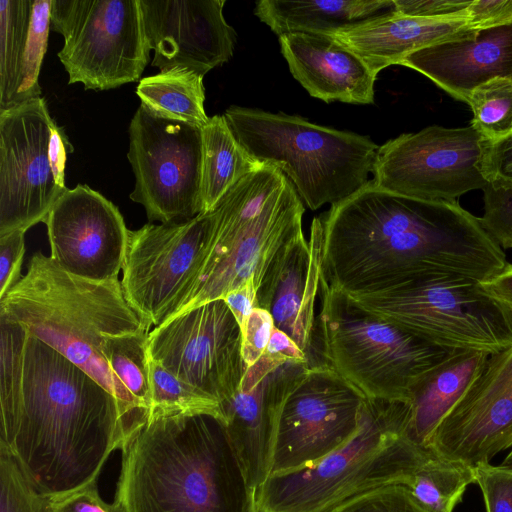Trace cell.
Here are the masks:
<instances>
[{
  "instance_id": "obj_24",
  "label": "cell",
  "mask_w": 512,
  "mask_h": 512,
  "mask_svg": "<svg viewBox=\"0 0 512 512\" xmlns=\"http://www.w3.org/2000/svg\"><path fill=\"white\" fill-rule=\"evenodd\" d=\"M466 18H427L395 10L338 30L332 36L377 74L423 48L474 36Z\"/></svg>"
},
{
  "instance_id": "obj_27",
  "label": "cell",
  "mask_w": 512,
  "mask_h": 512,
  "mask_svg": "<svg viewBox=\"0 0 512 512\" xmlns=\"http://www.w3.org/2000/svg\"><path fill=\"white\" fill-rule=\"evenodd\" d=\"M393 10V0H260L254 13L279 37L299 33L333 35Z\"/></svg>"
},
{
  "instance_id": "obj_48",
  "label": "cell",
  "mask_w": 512,
  "mask_h": 512,
  "mask_svg": "<svg viewBox=\"0 0 512 512\" xmlns=\"http://www.w3.org/2000/svg\"><path fill=\"white\" fill-rule=\"evenodd\" d=\"M253 512H255V510Z\"/></svg>"
},
{
  "instance_id": "obj_32",
  "label": "cell",
  "mask_w": 512,
  "mask_h": 512,
  "mask_svg": "<svg viewBox=\"0 0 512 512\" xmlns=\"http://www.w3.org/2000/svg\"><path fill=\"white\" fill-rule=\"evenodd\" d=\"M471 126L483 140L492 141L512 132V79L497 77L470 94Z\"/></svg>"
},
{
  "instance_id": "obj_25",
  "label": "cell",
  "mask_w": 512,
  "mask_h": 512,
  "mask_svg": "<svg viewBox=\"0 0 512 512\" xmlns=\"http://www.w3.org/2000/svg\"><path fill=\"white\" fill-rule=\"evenodd\" d=\"M52 0L0 1V110L41 97Z\"/></svg>"
},
{
  "instance_id": "obj_46",
  "label": "cell",
  "mask_w": 512,
  "mask_h": 512,
  "mask_svg": "<svg viewBox=\"0 0 512 512\" xmlns=\"http://www.w3.org/2000/svg\"><path fill=\"white\" fill-rule=\"evenodd\" d=\"M483 289L492 297L512 309V265L506 267L497 275L481 282Z\"/></svg>"
},
{
  "instance_id": "obj_45",
  "label": "cell",
  "mask_w": 512,
  "mask_h": 512,
  "mask_svg": "<svg viewBox=\"0 0 512 512\" xmlns=\"http://www.w3.org/2000/svg\"><path fill=\"white\" fill-rule=\"evenodd\" d=\"M266 351L285 360L309 362L306 354L285 332L274 327Z\"/></svg>"
},
{
  "instance_id": "obj_2",
  "label": "cell",
  "mask_w": 512,
  "mask_h": 512,
  "mask_svg": "<svg viewBox=\"0 0 512 512\" xmlns=\"http://www.w3.org/2000/svg\"><path fill=\"white\" fill-rule=\"evenodd\" d=\"M136 424L84 370L28 334L20 395L1 410L0 450L38 490L50 496L97 481Z\"/></svg>"
},
{
  "instance_id": "obj_35",
  "label": "cell",
  "mask_w": 512,
  "mask_h": 512,
  "mask_svg": "<svg viewBox=\"0 0 512 512\" xmlns=\"http://www.w3.org/2000/svg\"><path fill=\"white\" fill-rule=\"evenodd\" d=\"M333 512H430L404 485H391L364 494Z\"/></svg>"
},
{
  "instance_id": "obj_43",
  "label": "cell",
  "mask_w": 512,
  "mask_h": 512,
  "mask_svg": "<svg viewBox=\"0 0 512 512\" xmlns=\"http://www.w3.org/2000/svg\"><path fill=\"white\" fill-rule=\"evenodd\" d=\"M466 17L476 29L512 22V0H470Z\"/></svg>"
},
{
  "instance_id": "obj_14",
  "label": "cell",
  "mask_w": 512,
  "mask_h": 512,
  "mask_svg": "<svg viewBox=\"0 0 512 512\" xmlns=\"http://www.w3.org/2000/svg\"><path fill=\"white\" fill-rule=\"evenodd\" d=\"M147 355L216 399L222 409L236 395L247 369L242 329L223 299L202 303L152 328Z\"/></svg>"
},
{
  "instance_id": "obj_39",
  "label": "cell",
  "mask_w": 512,
  "mask_h": 512,
  "mask_svg": "<svg viewBox=\"0 0 512 512\" xmlns=\"http://www.w3.org/2000/svg\"><path fill=\"white\" fill-rule=\"evenodd\" d=\"M48 497L51 512H122L114 502L102 499L97 481Z\"/></svg>"
},
{
  "instance_id": "obj_22",
  "label": "cell",
  "mask_w": 512,
  "mask_h": 512,
  "mask_svg": "<svg viewBox=\"0 0 512 512\" xmlns=\"http://www.w3.org/2000/svg\"><path fill=\"white\" fill-rule=\"evenodd\" d=\"M399 65L425 75L453 98L467 103L479 85L497 77L512 79V22L423 48Z\"/></svg>"
},
{
  "instance_id": "obj_44",
  "label": "cell",
  "mask_w": 512,
  "mask_h": 512,
  "mask_svg": "<svg viewBox=\"0 0 512 512\" xmlns=\"http://www.w3.org/2000/svg\"><path fill=\"white\" fill-rule=\"evenodd\" d=\"M256 293L257 286L255 280L249 279L223 298L241 329L256 306Z\"/></svg>"
},
{
  "instance_id": "obj_21",
  "label": "cell",
  "mask_w": 512,
  "mask_h": 512,
  "mask_svg": "<svg viewBox=\"0 0 512 512\" xmlns=\"http://www.w3.org/2000/svg\"><path fill=\"white\" fill-rule=\"evenodd\" d=\"M323 260V226L314 217L307 240L303 231L276 253L262 277L256 306L267 310L274 326L289 335L316 365L315 305L319 294Z\"/></svg>"
},
{
  "instance_id": "obj_38",
  "label": "cell",
  "mask_w": 512,
  "mask_h": 512,
  "mask_svg": "<svg viewBox=\"0 0 512 512\" xmlns=\"http://www.w3.org/2000/svg\"><path fill=\"white\" fill-rule=\"evenodd\" d=\"M480 170L489 185L512 189V132L496 140H483Z\"/></svg>"
},
{
  "instance_id": "obj_15",
  "label": "cell",
  "mask_w": 512,
  "mask_h": 512,
  "mask_svg": "<svg viewBox=\"0 0 512 512\" xmlns=\"http://www.w3.org/2000/svg\"><path fill=\"white\" fill-rule=\"evenodd\" d=\"M483 138L470 125L428 126L379 146L371 184L399 195L454 202L461 195L483 190L480 170Z\"/></svg>"
},
{
  "instance_id": "obj_30",
  "label": "cell",
  "mask_w": 512,
  "mask_h": 512,
  "mask_svg": "<svg viewBox=\"0 0 512 512\" xmlns=\"http://www.w3.org/2000/svg\"><path fill=\"white\" fill-rule=\"evenodd\" d=\"M472 483L473 466L434 453L406 487L430 512H453Z\"/></svg>"
},
{
  "instance_id": "obj_23",
  "label": "cell",
  "mask_w": 512,
  "mask_h": 512,
  "mask_svg": "<svg viewBox=\"0 0 512 512\" xmlns=\"http://www.w3.org/2000/svg\"><path fill=\"white\" fill-rule=\"evenodd\" d=\"M293 77L312 96L330 103L373 104L376 75L332 35L279 36Z\"/></svg>"
},
{
  "instance_id": "obj_29",
  "label": "cell",
  "mask_w": 512,
  "mask_h": 512,
  "mask_svg": "<svg viewBox=\"0 0 512 512\" xmlns=\"http://www.w3.org/2000/svg\"><path fill=\"white\" fill-rule=\"evenodd\" d=\"M202 75L176 67L139 81L136 94L150 113L172 121L203 128L209 121L204 109Z\"/></svg>"
},
{
  "instance_id": "obj_16",
  "label": "cell",
  "mask_w": 512,
  "mask_h": 512,
  "mask_svg": "<svg viewBox=\"0 0 512 512\" xmlns=\"http://www.w3.org/2000/svg\"><path fill=\"white\" fill-rule=\"evenodd\" d=\"M365 400L328 365L307 368L283 403L270 475L311 466L343 446L359 427Z\"/></svg>"
},
{
  "instance_id": "obj_10",
  "label": "cell",
  "mask_w": 512,
  "mask_h": 512,
  "mask_svg": "<svg viewBox=\"0 0 512 512\" xmlns=\"http://www.w3.org/2000/svg\"><path fill=\"white\" fill-rule=\"evenodd\" d=\"M63 127L39 97L0 110V237L45 222L68 190Z\"/></svg>"
},
{
  "instance_id": "obj_28",
  "label": "cell",
  "mask_w": 512,
  "mask_h": 512,
  "mask_svg": "<svg viewBox=\"0 0 512 512\" xmlns=\"http://www.w3.org/2000/svg\"><path fill=\"white\" fill-rule=\"evenodd\" d=\"M202 135V213H208L230 189L263 164L240 145L223 115L210 117Z\"/></svg>"
},
{
  "instance_id": "obj_36",
  "label": "cell",
  "mask_w": 512,
  "mask_h": 512,
  "mask_svg": "<svg viewBox=\"0 0 512 512\" xmlns=\"http://www.w3.org/2000/svg\"><path fill=\"white\" fill-rule=\"evenodd\" d=\"M483 192L482 227L502 249H512V189L487 184Z\"/></svg>"
},
{
  "instance_id": "obj_6",
  "label": "cell",
  "mask_w": 512,
  "mask_h": 512,
  "mask_svg": "<svg viewBox=\"0 0 512 512\" xmlns=\"http://www.w3.org/2000/svg\"><path fill=\"white\" fill-rule=\"evenodd\" d=\"M213 211L206 258L181 312L223 299L249 279L258 289L279 249L303 231V202L290 180L270 165L239 181Z\"/></svg>"
},
{
  "instance_id": "obj_20",
  "label": "cell",
  "mask_w": 512,
  "mask_h": 512,
  "mask_svg": "<svg viewBox=\"0 0 512 512\" xmlns=\"http://www.w3.org/2000/svg\"><path fill=\"white\" fill-rule=\"evenodd\" d=\"M225 0H140L145 33L161 71L187 68L202 76L233 55L236 32Z\"/></svg>"
},
{
  "instance_id": "obj_19",
  "label": "cell",
  "mask_w": 512,
  "mask_h": 512,
  "mask_svg": "<svg viewBox=\"0 0 512 512\" xmlns=\"http://www.w3.org/2000/svg\"><path fill=\"white\" fill-rule=\"evenodd\" d=\"M310 367L267 351L247 367L234 398L223 407L225 427L252 493L271 473L280 412L290 389Z\"/></svg>"
},
{
  "instance_id": "obj_3",
  "label": "cell",
  "mask_w": 512,
  "mask_h": 512,
  "mask_svg": "<svg viewBox=\"0 0 512 512\" xmlns=\"http://www.w3.org/2000/svg\"><path fill=\"white\" fill-rule=\"evenodd\" d=\"M122 512H253L224 423L211 415L146 417L121 448Z\"/></svg>"
},
{
  "instance_id": "obj_1",
  "label": "cell",
  "mask_w": 512,
  "mask_h": 512,
  "mask_svg": "<svg viewBox=\"0 0 512 512\" xmlns=\"http://www.w3.org/2000/svg\"><path fill=\"white\" fill-rule=\"evenodd\" d=\"M322 278L346 294L449 273L485 281L508 264L478 217L457 201L392 193L369 183L320 215Z\"/></svg>"
},
{
  "instance_id": "obj_9",
  "label": "cell",
  "mask_w": 512,
  "mask_h": 512,
  "mask_svg": "<svg viewBox=\"0 0 512 512\" xmlns=\"http://www.w3.org/2000/svg\"><path fill=\"white\" fill-rule=\"evenodd\" d=\"M346 295L376 316L448 350L493 355L512 345V309L470 277L426 274L387 289Z\"/></svg>"
},
{
  "instance_id": "obj_42",
  "label": "cell",
  "mask_w": 512,
  "mask_h": 512,
  "mask_svg": "<svg viewBox=\"0 0 512 512\" xmlns=\"http://www.w3.org/2000/svg\"><path fill=\"white\" fill-rule=\"evenodd\" d=\"M470 0H393L394 10L427 18H466Z\"/></svg>"
},
{
  "instance_id": "obj_47",
  "label": "cell",
  "mask_w": 512,
  "mask_h": 512,
  "mask_svg": "<svg viewBox=\"0 0 512 512\" xmlns=\"http://www.w3.org/2000/svg\"><path fill=\"white\" fill-rule=\"evenodd\" d=\"M503 465L512 466V447L507 454L506 458L502 462Z\"/></svg>"
},
{
  "instance_id": "obj_5",
  "label": "cell",
  "mask_w": 512,
  "mask_h": 512,
  "mask_svg": "<svg viewBox=\"0 0 512 512\" xmlns=\"http://www.w3.org/2000/svg\"><path fill=\"white\" fill-rule=\"evenodd\" d=\"M407 401L369 399L343 446L311 466L270 475L253 493L255 512H333L371 491L407 486L434 454L408 435Z\"/></svg>"
},
{
  "instance_id": "obj_17",
  "label": "cell",
  "mask_w": 512,
  "mask_h": 512,
  "mask_svg": "<svg viewBox=\"0 0 512 512\" xmlns=\"http://www.w3.org/2000/svg\"><path fill=\"white\" fill-rule=\"evenodd\" d=\"M44 223L50 258L61 269L90 281L118 279L129 229L106 197L78 184L57 200Z\"/></svg>"
},
{
  "instance_id": "obj_33",
  "label": "cell",
  "mask_w": 512,
  "mask_h": 512,
  "mask_svg": "<svg viewBox=\"0 0 512 512\" xmlns=\"http://www.w3.org/2000/svg\"><path fill=\"white\" fill-rule=\"evenodd\" d=\"M150 331L113 338L107 348L111 370L147 414L150 406L147 338Z\"/></svg>"
},
{
  "instance_id": "obj_31",
  "label": "cell",
  "mask_w": 512,
  "mask_h": 512,
  "mask_svg": "<svg viewBox=\"0 0 512 512\" xmlns=\"http://www.w3.org/2000/svg\"><path fill=\"white\" fill-rule=\"evenodd\" d=\"M150 406L147 417L211 415L225 423L221 404L148 357Z\"/></svg>"
},
{
  "instance_id": "obj_4",
  "label": "cell",
  "mask_w": 512,
  "mask_h": 512,
  "mask_svg": "<svg viewBox=\"0 0 512 512\" xmlns=\"http://www.w3.org/2000/svg\"><path fill=\"white\" fill-rule=\"evenodd\" d=\"M0 316L84 370L118 400L132 422L146 418L107 359L111 339L152 329L127 301L119 279L79 278L37 252L26 274L0 299Z\"/></svg>"
},
{
  "instance_id": "obj_37",
  "label": "cell",
  "mask_w": 512,
  "mask_h": 512,
  "mask_svg": "<svg viewBox=\"0 0 512 512\" xmlns=\"http://www.w3.org/2000/svg\"><path fill=\"white\" fill-rule=\"evenodd\" d=\"M473 470L486 512H512V466L486 462L473 466Z\"/></svg>"
},
{
  "instance_id": "obj_11",
  "label": "cell",
  "mask_w": 512,
  "mask_h": 512,
  "mask_svg": "<svg viewBox=\"0 0 512 512\" xmlns=\"http://www.w3.org/2000/svg\"><path fill=\"white\" fill-rule=\"evenodd\" d=\"M51 28L64 38L68 84L85 90L136 82L149 62L140 0H52Z\"/></svg>"
},
{
  "instance_id": "obj_18",
  "label": "cell",
  "mask_w": 512,
  "mask_h": 512,
  "mask_svg": "<svg viewBox=\"0 0 512 512\" xmlns=\"http://www.w3.org/2000/svg\"><path fill=\"white\" fill-rule=\"evenodd\" d=\"M428 447L439 456L471 466L490 462L512 447V345L488 356Z\"/></svg>"
},
{
  "instance_id": "obj_26",
  "label": "cell",
  "mask_w": 512,
  "mask_h": 512,
  "mask_svg": "<svg viewBox=\"0 0 512 512\" xmlns=\"http://www.w3.org/2000/svg\"><path fill=\"white\" fill-rule=\"evenodd\" d=\"M488 354L454 350L412 389L408 435L428 447L436 429L466 394L485 366Z\"/></svg>"
},
{
  "instance_id": "obj_13",
  "label": "cell",
  "mask_w": 512,
  "mask_h": 512,
  "mask_svg": "<svg viewBox=\"0 0 512 512\" xmlns=\"http://www.w3.org/2000/svg\"><path fill=\"white\" fill-rule=\"evenodd\" d=\"M130 199L150 223H181L202 213V128L158 117L143 106L129 125Z\"/></svg>"
},
{
  "instance_id": "obj_40",
  "label": "cell",
  "mask_w": 512,
  "mask_h": 512,
  "mask_svg": "<svg viewBox=\"0 0 512 512\" xmlns=\"http://www.w3.org/2000/svg\"><path fill=\"white\" fill-rule=\"evenodd\" d=\"M274 327L273 318L267 310L253 309L242 327V354L247 367L264 354Z\"/></svg>"
},
{
  "instance_id": "obj_12",
  "label": "cell",
  "mask_w": 512,
  "mask_h": 512,
  "mask_svg": "<svg viewBox=\"0 0 512 512\" xmlns=\"http://www.w3.org/2000/svg\"><path fill=\"white\" fill-rule=\"evenodd\" d=\"M214 211L181 223L129 230L121 285L130 305L152 327L189 301L206 258Z\"/></svg>"
},
{
  "instance_id": "obj_7",
  "label": "cell",
  "mask_w": 512,
  "mask_h": 512,
  "mask_svg": "<svg viewBox=\"0 0 512 512\" xmlns=\"http://www.w3.org/2000/svg\"><path fill=\"white\" fill-rule=\"evenodd\" d=\"M223 116L246 152L279 169L311 210L347 199L373 174L379 146L369 137L238 106Z\"/></svg>"
},
{
  "instance_id": "obj_8",
  "label": "cell",
  "mask_w": 512,
  "mask_h": 512,
  "mask_svg": "<svg viewBox=\"0 0 512 512\" xmlns=\"http://www.w3.org/2000/svg\"><path fill=\"white\" fill-rule=\"evenodd\" d=\"M318 296L320 362L366 398L409 402L417 382L454 351L367 311L322 276Z\"/></svg>"
},
{
  "instance_id": "obj_34",
  "label": "cell",
  "mask_w": 512,
  "mask_h": 512,
  "mask_svg": "<svg viewBox=\"0 0 512 512\" xmlns=\"http://www.w3.org/2000/svg\"><path fill=\"white\" fill-rule=\"evenodd\" d=\"M0 512H51L49 497L24 473L17 461L0 450Z\"/></svg>"
},
{
  "instance_id": "obj_41",
  "label": "cell",
  "mask_w": 512,
  "mask_h": 512,
  "mask_svg": "<svg viewBox=\"0 0 512 512\" xmlns=\"http://www.w3.org/2000/svg\"><path fill=\"white\" fill-rule=\"evenodd\" d=\"M25 231L0 237V299L22 278Z\"/></svg>"
}]
</instances>
